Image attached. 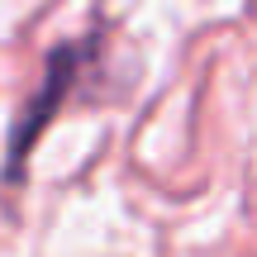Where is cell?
Instances as JSON below:
<instances>
[{
  "mask_svg": "<svg viewBox=\"0 0 257 257\" xmlns=\"http://www.w3.org/2000/svg\"><path fill=\"white\" fill-rule=\"evenodd\" d=\"M81 53H86V43H72V48H62V53L48 57V67H53V72H48V86L34 95V110L24 114V124H15V134H10V167L34 148V134L43 128L48 114H53V105L67 95V81L76 76V57H81Z\"/></svg>",
  "mask_w": 257,
  "mask_h": 257,
  "instance_id": "6da1fadb",
  "label": "cell"
}]
</instances>
